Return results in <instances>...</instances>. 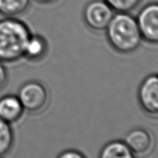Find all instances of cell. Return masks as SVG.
Listing matches in <instances>:
<instances>
[{
	"mask_svg": "<svg viewBox=\"0 0 158 158\" xmlns=\"http://www.w3.org/2000/svg\"><path fill=\"white\" fill-rule=\"evenodd\" d=\"M104 32L110 46L120 54L135 52L143 41L136 17L129 12H115Z\"/></svg>",
	"mask_w": 158,
	"mask_h": 158,
	"instance_id": "cell-1",
	"label": "cell"
},
{
	"mask_svg": "<svg viewBox=\"0 0 158 158\" xmlns=\"http://www.w3.org/2000/svg\"><path fill=\"white\" fill-rule=\"evenodd\" d=\"M31 34L29 26L17 17L0 19V62L12 63L24 58Z\"/></svg>",
	"mask_w": 158,
	"mask_h": 158,
	"instance_id": "cell-2",
	"label": "cell"
},
{
	"mask_svg": "<svg viewBox=\"0 0 158 158\" xmlns=\"http://www.w3.org/2000/svg\"><path fill=\"white\" fill-rule=\"evenodd\" d=\"M17 97L26 112L39 114L46 109L49 103V93L46 86L36 80H29L19 89Z\"/></svg>",
	"mask_w": 158,
	"mask_h": 158,
	"instance_id": "cell-3",
	"label": "cell"
},
{
	"mask_svg": "<svg viewBox=\"0 0 158 158\" xmlns=\"http://www.w3.org/2000/svg\"><path fill=\"white\" fill-rule=\"evenodd\" d=\"M114 12L104 0H92L83 9V21L94 32H104L110 23Z\"/></svg>",
	"mask_w": 158,
	"mask_h": 158,
	"instance_id": "cell-4",
	"label": "cell"
},
{
	"mask_svg": "<svg viewBox=\"0 0 158 158\" xmlns=\"http://www.w3.org/2000/svg\"><path fill=\"white\" fill-rule=\"evenodd\" d=\"M143 40L158 44V2L143 6L136 16Z\"/></svg>",
	"mask_w": 158,
	"mask_h": 158,
	"instance_id": "cell-5",
	"label": "cell"
},
{
	"mask_svg": "<svg viewBox=\"0 0 158 158\" xmlns=\"http://www.w3.org/2000/svg\"><path fill=\"white\" fill-rule=\"evenodd\" d=\"M139 104L143 112L158 117V76L149 75L141 82L137 90Z\"/></svg>",
	"mask_w": 158,
	"mask_h": 158,
	"instance_id": "cell-6",
	"label": "cell"
},
{
	"mask_svg": "<svg viewBox=\"0 0 158 158\" xmlns=\"http://www.w3.org/2000/svg\"><path fill=\"white\" fill-rule=\"evenodd\" d=\"M123 141L137 157H144L152 151L154 140L152 134L143 127H136L126 134Z\"/></svg>",
	"mask_w": 158,
	"mask_h": 158,
	"instance_id": "cell-7",
	"label": "cell"
},
{
	"mask_svg": "<svg viewBox=\"0 0 158 158\" xmlns=\"http://www.w3.org/2000/svg\"><path fill=\"white\" fill-rule=\"evenodd\" d=\"M25 110L17 95L6 94L0 97V119L9 124L19 121Z\"/></svg>",
	"mask_w": 158,
	"mask_h": 158,
	"instance_id": "cell-8",
	"label": "cell"
},
{
	"mask_svg": "<svg viewBox=\"0 0 158 158\" xmlns=\"http://www.w3.org/2000/svg\"><path fill=\"white\" fill-rule=\"evenodd\" d=\"M49 46L46 39L38 34H31L26 43L24 58L29 61L38 62L46 56Z\"/></svg>",
	"mask_w": 158,
	"mask_h": 158,
	"instance_id": "cell-9",
	"label": "cell"
},
{
	"mask_svg": "<svg viewBox=\"0 0 158 158\" xmlns=\"http://www.w3.org/2000/svg\"><path fill=\"white\" fill-rule=\"evenodd\" d=\"M99 158H136V156L123 140H114L102 148Z\"/></svg>",
	"mask_w": 158,
	"mask_h": 158,
	"instance_id": "cell-10",
	"label": "cell"
},
{
	"mask_svg": "<svg viewBox=\"0 0 158 158\" xmlns=\"http://www.w3.org/2000/svg\"><path fill=\"white\" fill-rule=\"evenodd\" d=\"M32 0H0V15L17 17L29 9Z\"/></svg>",
	"mask_w": 158,
	"mask_h": 158,
	"instance_id": "cell-11",
	"label": "cell"
},
{
	"mask_svg": "<svg viewBox=\"0 0 158 158\" xmlns=\"http://www.w3.org/2000/svg\"><path fill=\"white\" fill-rule=\"evenodd\" d=\"M14 139L12 125L0 119V158L10 152L14 144Z\"/></svg>",
	"mask_w": 158,
	"mask_h": 158,
	"instance_id": "cell-12",
	"label": "cell"
},
{
	"mask_svg": "<svg viewBox=\"0 0 158 158\" xmlns=\"http://www.w3.org/2000/svg\"><path fill=\"white\" fill-rule=\"evenodd\" d=\"M115 12L131 13L141 3L142 0H104Z\"/></svg>",
	"mask_w": 158,
	"mask_h": 158,
	"instance_id": "cell-13",
	"label": "cell"
},
{
	"mask_svg": "<svg viewBox=\"0 0 158 158\" xmlns=\"http://www.w3.org/2000/svg\"><path fill=\"white\" fill-rule=\"evenodd\" d=\"M56 158H86V156L77 150H66L63 151Z\"/></svg>",
	"mask_w": 158,
	"mask_h": 158,
	"instance_id": "cell-14",
	"label": "cell"
},
{
	"mask_svg": "<svg viewBox=\"0 0 158 158\" xmlns=\"http://www.w3.org/2000/svg\"><path fill=\"white\" fill-rule=\"evenodd\" d=\"M8 78H9V75H8L7 69L4 63L0 62V91L4 89V87L7 84Z\"/></svg>",
	"mask_w": 158,
	"mask_h": 158,
	"instance_id": "cell-15",
	"label": "cell"
},
{
	"mask_svg": "<svg viewBox=\"0 0 158 158\" xmlns=\"http://www.w3.org/2000/svg\"><path fill=\"white\" fill-rule=\"evenodd\" d=\"M35 2H37L40 3V4H45V5H48V4H52V3L56 2L58 0H35Z\"/></svg>",
	"mask_w": 158,
	"mask_h": 158,
	"instance_id": "cell-16",
	"label": "cell"
},
{
	"mask_svg": "<svg viewBox=\"0 0 158 158\" xmlns=\"http://www.w3.org/2000/svg\"><path fill=\"white\" fill-rule=\"evenodd\" d=\"M157 76H158V75H157Z\"/></svg>",
	"mask_w": 158,
	"mask_h": 158,
	"instance_id": "cell-17",
	"label": "cell"
}]
</instances>
